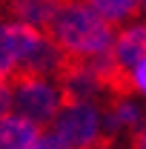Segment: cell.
<instances>
[{
	"instance_id": "6da1fadb",
	"label": "cell",
	"mask_w": 146,
	"mask_h": 149,
	"mask_svg": "<svg viewBox=\"0 0 146 149\" xmlns=\"http://www.w3.org/2000/svg\"><path fill=\"white\" fill-rule=\"evenodd\" d=\"M43 35L63 55H95L112 46L115 26L100 17L86 0H60Z\"/></svg>"
},
{
	"instance_id": "7a4b0ae2",
	"label": "cell",
	"mask_w": 146,
	"mask_h": 149,
	"mask_svg": "<svg viewBox=\"0 0 146 149\" xmlns=\"http://www.w3.org/2000/svg\"><path fill=\"white\" fill-rule=\"evenodd\" d=\"M52 135L66 149H95L103 141L100 112L95 103H69L60 106L52 118Z\"/></svg>"
},
{
	"instance_id": "3957f363",
	"label": "cell",
	"mask_w": 146,
	"mask_h": 149,
	"mask_svg": "<svg viewBox=\"0 0 146 149\" xmlns=\"http://www.w3.org/2000/svg\"><path fill=\"white\" fill-rule=\"evenodd\" d=\"M9 86H12V109H17V115L29 118L40 129L49 126L57 109L63 106L57 86L46 77H26V80H15Z\"/></svg>"
},
{
	"instance_id": "277c9868",
	"label": "cell",
	"mask_w": 146,
	"mask_h": 149,
	"mask_svg": "<svg viewBox=\"0 0 146 149\" xmlns=\"http://www.w3.org/2000/svg\"><path fill=\"white\" fill-rule=\"evenodd\" d=\"M112 57L117 60V66L132 69L140 57H146V20L132 23L126 29H120L112 40Z\"/></svg>"
},
{
	"instance_id": "5b68a950",
	"label": "cell",
	"mask_w": 146,
	"mask_h": 149,
	"mask_svg": "<svg viewBox=\"0 0 146 149\" xmlns=\"http://www.w3.org/2000/svg\"><path fill=\"white\" fill-rule=\"evenodd\" d=\"M40 126L23 115H3L0 118V149H32L40 138Z\"/></svg>"
},
{
	"instance_id": "8992f818",
	"label": "cell",
	"mask_w": 146,
	"mask_h": 149,
	"mask_svg": "<svg viewBox=\"0 0 146 149\" xmlns=\"http://www.w3.org/2000/svg\"><path fill=\"white\" fill-rule=\"evenodd\" d=\"M86 3L112 26H120L140 12V0H86Z\"/></svg>"
},
{
	"instance_id": "52a82bcc",
	"label": "cell",
	"mask_w": 146,
	"mask_h": 149,
	"mask_svg": "<svg viewBox=\"0 0 146 149\" xmlns=\"http://www.w3.org/2000/svg\"><path fill=\"white\" fill-rule=\"evenodd\" d=\"M129 74H132V83H135V92L146 95V57H140L132 69H129Z\"/></svg>"
},
{
	"instance_id": "ba28073f",
	"label": "cell",
	"mask_w": 146,
	"mask_h": 149,
	"mask_svg": "<svg viewBox=\"0 0 146 149\" xmlns=\"http://www.w3.org/2000/svg\"><path fill=\"white\" fill-rule=\"evenodd\" d=\"M12 112V86L6 77H0V118Z\"/></svg>"
},
{
	"instance_id": "9c48e42d",
	"label": "cell",
	"mask_w": 146,
	"mask_h": 149,
	"mask_svg": "<svg viewBox=\"0 0 146 149\" xmlns=\"http://www.w3.org/2000/svg\"><path fill=\"white\" fill-rule=\"evenodd\" d=\"M32 149H66V146L57 141L52 132H40V138L35 141V146H32Z\"/></svg>"
},
{
	"instance_id": "30bf717a",
	"label": "cell",
	"mask_w": 146,
	"mask_h": 149,
	"mask_svg": "<svg viewBox=\"0 0 146 149\" xmlns=\"http://www.w3.org/2000/svg\"><path fill=\"white\" fill-rule=\"evenodd\" d=\"M129 149H146V120L140 123V129L129 138Z\"/></svg>"
},
{
	"instance_id": "8fae6325",
	"label": "cell",
	"mask_w": 146,
	"mask_h": 149,
	"mask_svg": "<svg viewBox=\"0 0 146 149\" xmlns=\"http://www.w3.org/2000/svg\"><path fill=\"white\" fill-rule=\"evenodd\" d=\"M117 143H120V141H112V138H106V135H103V141H100L95 149H117Z\"/></svg>"
},
{
	"instance_id": "7c38bea8",
	"label": "cell",
	"mask_w": 146,
	"mask_h": 149,
	"mask_svg": "<svg viewBox=\"0 0 146 149\" xmlns=\"http://www.w3.org/2000/svg\"><path fill=\"white\" fill-rule=\"evenodd\" d=\"M140 12H143V15H146V0H140Z\"/></svg>"
}]
</instances>
